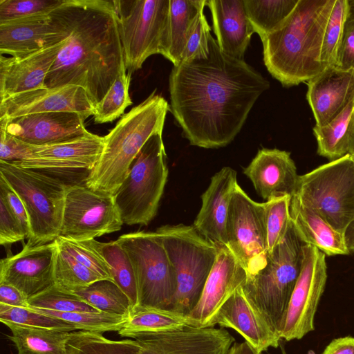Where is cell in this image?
<instances>
[{
  "instance_id": "21",
  "label": "cell",
  "mask_w": 354,
  "mask_h": 354,
  "mask_svg": "<svg viewBox=\"0 0 354 354\" xmlns=\"http://www.w3.org/2000/svg\"><path fill=\"white\" fill-rule=\"evenodd\" d=\"M84 118L77 113L51 112L0 119V127L19 140L43 146L71 140L88 131Z\"/></svg>"
},
{
  "instance_id": "13",
  "label": "cell",
  "mask_w": 354,
  "mask_h": 354,
  "mask_svg": "<svg viewBox=\"0 0 354 354\" xmlns=\"http://www.w3.org/2000/svg\"><path fill=\"white\" fill-rule=\"evenodd\" d=\"M226 230L227 248L248 277L266 266L268 256L266 204L253 201L239 184L232 194Z\"/></svg>"
},
{
  "instance_id": "31",
  "label": "cell",
  "mask_w": 354,
  "mask_h": 354,
  "mask_svg": "<svg viewBox=\"0 0 354 354\" xmlns=\"http://www.w3.org/2000/svg\"><path fill=\"white\" fill-rule=\"evenodd\" d=\"M12 332L9 339L18 354H68L71 332L3 322Z\"/></svg>"
},
{
  "instance_id": "8",
  "label": "cell",
  "mask_w": 354,
  "mask_h": 354,
  "mask_svg": "<svg viewBox=\"0 0 354 354\" xmlns=\"http://www.w3.org/2000/svg\"><path fill=\"white\" fill-rule=\"evenodd\" d=\"M0 176L24 204L30 227L26 245H44L59 236L67 185L44 173L1 160Z\"/></svg>"
},
{
  "instance_id": "18",
  "label": "cell",
  "mask_w": 354,
  "mask_h": 354,
  "mask_svg": "<svg viewBox=\"0 0 354 354\" xmlns=\"http://www.w3.org/2000/svg\"><path fill=\"white\" fill-rule=\"evenodd\" d=\"M57 245L54 241L38 245H25L15 255L0 262V283L10 284L28 299L55 285Z\"/></svg>"
},
{
  "instance_id": "55",
  "label": "cell",
  "mask_w": 354,
  "mask_h": 354,
  "mask_svg": "<svg viewBox=\"0 0 354 354\" xmlns=\"http://www.w3.org/2000/svg\"><path fill=\"white\" fill-rule=\"evenodd\" d=\"M349 154H354V134L351 143Z\"/></svg>"
},
{
  "instance_id": "45",
  "label": "cell",
  "mask_w": 354,
  "mask_h": 354,
  "mask_svg": "<svg viewBox=\"0 0 354 354\" xmlns=\"http://www.w3.org/2000/svg\"><path fill=\"white\" fill-rule=\"evenodd\" d=\"M65 0H0V24L49 15Z\"/></svg>"
},
{
  "instance_id": "19",
  "label": "cell",
  "mask_w": 354,
  "mask_h": 354,
  "mask_svg": "<svg viewBox=\"0 0 354 354\" xmlns=\"http://www.w3.org/2000/svg\"><path fill=\"white\" fill-rule=\"evenodd\" d=\"M247 277L246 271L232 251L227 246L219 247L201 298L187 315V325L197 328L212 326L221 307L243 286Z\"/></svg>"
},
{
  "instance_id": "41",
  "label": "cell",
  "mask_w": 354,
  "mask_h": 354,
  "mask_svg": "<svg viewBox=\"0 0 354 354\" xmlns=\"http://www.w3.org/2000/svg\"><path fill=\"white\" fill-rule=\"evenodd\" d=\"M348 9V0H335L326 26L321 50V61L325 68L337 66Z\"/></svg>"
},
{
  "instance_id": "33",
  "label": "cell",
  "mask_w": 354,
  "mask_h": 354,
  "mask_svg": "<svg viewBox=\"0 0 354 354\" xmlns=\"http://www.w3.org/2000/svg\"><path fill=\"white\" fill-rule=\"evenodd\" d=\"M247 17L260 38L277 30L299 0H243Z\"/></svg>"
},
{
  "instance_id": "14",
  "label": "cell",
  "mask_w": 354,
  "mask_h": 354,
  "mask_svg": "<svg viewBox=\"0 0 354 354\" xmlns=\"http://www.w3.org/2000/svg\"><path fill=\"white\" fill-rule=\"evenodd\" d=\"M123 224L114 196L84 184L67 185L59 236L95 239L119 231Z\"/></svg>"
},
{
  "instance_id": "20",
  "label": "cell",
  "mask_w": 354,
  "mask_h": 354,
  "mask_svg": "<svg viewBox=\"0 0 354 354\" xmlns=\"http://www.w3.org/2000/svg\"><path fill=\"white\" fill-rule=\"evenodd\" d=\"M94 109L86 92L79 86L46 87L0 101V119L39 113L73 112L86 120L94 115Z\"/></svg>"
},
{
  "instance_id": "53",
  "label": "cell",
  "mask_w": 354,
  "mask_h": 354,
  "mask_svg": "<svg viewBox=\"0 0 354 354\" xmlns=\"http://www.w3.org/2000/svg\"><path fill=\"white\" fill-rule=\"evenodd\" d=\"M229 354H261L257 352L247 342L234 343L230 351Z\"/></svg>"
},
{
  "instance_id": "6",
  "label": "cell",
  "mask_w": 354,
  "mask_h": 354,
  "mask_svg": "<svg viewBox=\"0 0 354 354\" xmlns=\"http://www.w3.org/2000/svg\"><path fill=\"white\" fill-rule=\"evenodd\" d=\"M156 232L176 277V291L169 310L187 316L201 298L218 247L199 234L193 225H165Z\"/></svg>"
},
{
  "instance_id": "15",
  "label": "cell",
  "mask_w": 354,
  "mask_h": 354,
  "mask_svg": "<svg viewBox=\"0 0 354 354\" xmlns=\"http://www.w3.org/2000/svg\"><path fill=\"white\" fill-rule=\"evenodd\" d=\"M326 256L313 245H303L301 270L281 326V339H299L315 329V315L327 280Z\"/></svg>"
},
{
  "instance_id": "4",
  "label": "cell",
  "mask_w": 354,
  "mask_h": 354,
  "mask_svg": "<svg viewBox=\"0 0 354 354\" xmlns=\"http://www.w3.org/2000/svg\"><path fill=\"white\" fill-rule=\"evenodd\" d=\"M156 91L124 114L104 136L102 152L85 180L86 187L114 196L147 141L153 134L162 132L170 106Z\"/></svg>"
},
{
  "instance_id": "25",
  "label": "cell",
  "mask_w": 354,
  "mask_h": 354,
  "mask_svg": "<svg viewBox=\"0 0 354 354\" xmlns=\"http://www.w3.org/2000/svg\"><path fill=\"white\" fill-rule=\"evenodd\" d=\"M216 324L235 330L260 353L270 347H278L281 339L250 303L241 287L221 307L212 326Z\"/></svg>"
},
{
  "instance_id": "46",
  "label": "cell",
  "mask_w": 354,
  "mask_h": 354,
  "mask_svg": "<svg viewBox=\"0 0 354 354\" xmlns=\"http://www.w3.org/2000/svg\"><path fill=\"white\" fill-rule=\"evenodd\" d=\"M204 8L199 10L191 25L181 62L205 58L209 53L211 28L204 14Z\"/></svg>"
},
{
  "instance_id": "51",
  "label": "cell",
  "mask_w": 354,
  "mask_h": 354,
  "mask_svg": "<svg viewBox=\"0 0 354 354\" xmlns=\"http://www.w3.org/2000/svg\"><path fill=\"white\" fill-rule=\"evenodd\" d=\"M27 297L16 287L0 283V304L11 306L28 308Z\"/></svg>"
},
{
  "instance_id": "16",
  "label": "cell",
  "mask_w": 354,
  "mask_h": 354,
  "mask_svg": "<svg viewBox=\"0 0 354 354\" xmlns=\"http://www.w3.org/2000/svg\"><path fill=\"white\" fill-rule=\"evenodd\" d=\"M140 354H229L234 337L223 328L187 325L166 332L137 335Z\"/></svg>"
},
{
  "instance_id": "22",
  "label": "cell",
  "mask_w": 354,
  "mask_h": 354,
  "mask_svg": "<svg viewBox=\"0 0 354 354\" xmlns=\"http://www.w3.org/2000/svg\"><path fill=\"white\" fill-rule=\"evenodd\" d=\"M237 184L236 171L225 167L211 178L201 196V207L193 226L199 234L218 248L227 247V219L232 194Z\"/></svg>"
},
{
  "instance_id": "30",
  "label": "cell",
  "mask_w": 354,
  "mask_h": 354,
  "mask_svg": "<svg viewBox=\"0 0 354 354\" xmlns=\"http://www.w3.org/2000/svg\"><path fill=\"white\" fill-rule=\"evenodd\" d=\"M319 156L334 160L349 153L354 134V100L328 124L313 127Z\"/></svg>"
},
{
  "instance_id": "56",
  "label": "cell",
  "mask_w": 354,
  "mask_h": 354,
  "mask_svg": "<svg viewBox=\"0 0 354 354\" xmlns=\"http://www.w3.org/2000/svg\"><path fill=\"white\" fill-rule=\"evenodd\" d=\"M350 155L351 156V158H352V159L353 160V162H354V154H350Z\"/></svg>"
},
{
  "instance_id": "7",
  "label": "cell",
  "mask_w": 354,
  "mask_h": 354,
  "mask_svg": "<svg viewBox=\"0 0 354 354\" xmlns=\"http://www.w3.org/2000/svg\"><path fill=\"white\" fill-rule=\"evenodd\" d=\"M167 176L162 132H158L142 147L114 196L123 223L147 225L153 219Z\"/></svg>"
},
{
  "instance_id": "27",
  "label": "cell",
  "mask_w": 354,
  "mask_h": 354,
  "mask_svg": "<svg viewBox=\"0 0 354 354\" xmlns=\"http://www.w3.org/2000/svg\"><path fill=\"white\" fill-rule=\"evenodd\" d=\"M214 33L221 50L243 59L254 29L247 17L243 0H208Z\"/></svg>"
},
{
  "instance_id": "49",
  "label": "cell",
  "mask_w": 354,
  "mask_h": 354,
  "mask_svg": "<svg viewBox=\"0 0 354 354\" xmlns=\"http://www.w3.org/2000/svg\"><path fill=\"white\" fill-rule=\"evenodd\" d=\"M30 145L9 134L1 129L0 160L15 162L24 159L29 151Z\"/></svg>"
},
{
  "instance_id": "23",
  "label": "cell",
  "mask_w": 354,
  "mask_h": 354,
  "mask_svg": "<svg viewBox=\"0 0 354 354\" xmlns=\"http://www.w3.org/2000/svg\"><path fill=\"white\" fill-rule=\"evenodd\" d=\"M306 84L316 126L328 124L354 100V68L327 67Z\"/></svg>"
},
{
  "instance_id": "10",
  "label": "cell",
  "mask_w": 354,
  "mask_h": 354,
  "mask_svg": "<svg viewBox=\"0 0 354 354\" xmlns=\"http://www.w3.org/2000/svg\"><path fill=\"white\" fill-rule=\"evenodd\" d=\"M116 240L128 254L135 272L138 303L134 310L146 308L169 310L176 291V277L158 234L131 232Z\"/></svg>"
},
{
  "instance_id": "38",
  "label": "cell",
  "mask_w": 354,
  "mask_h": 354,
  "mask_svg": "<svg viewBox=\"0 0 354 354\" xmlns=\"http://www.w3.org/2000/svg\"><path fill=\"white\" fill-rule=\"evenodd\" d=\"M54 279L56 287L72 292L102 279L57 246Z\"/></svg>"
},
{
  "instance_id": "17",
  "label": "cell",
  "mask_w": 354,
  "mask_h": 354,
  "mask_svg": "<svg viewBox=\"0 0 354 354\" xmlns=\"http://www.w3.org/2000/svg\"><path fill=\"white\" fill-rule=\"evenodd\" d=\"M68 32L59 8L49 15L0 24V54L22 59L58 45Z\"/></svg>"
},
{
  "instance_id": "43",
  "label": "cell",
  "mask_w": 354,
  "mask_h": 354,
  "mask_svg": "<svg viewBox=\"0 0 354 354\" xmlns=\"http://www.w3.org/2000/svg\"><path fill=\"white\" fill-rule=\"evenodd\" d=\"M0 321L66 332L77 330L76 327L62 319L36 312L29 308L0 304Z\"/></svg>"
},
{
  "instance_id": "37",
  "label": "cell",
  "mask_w": 354,
  "mask_h": 354,
  "mask_svg": "<svg viewBox=\"0 0 354 354\" xmlns=\"http://www.w3.org/2000/svg\"><path fill=\"white\" fill-rule=\"evenodd\" d=\"M39 313L51 316L74 325L77 330L98 332L119 331L129 317L106 313L58 312L29 308Z\"/></svg>"
},
{
  "instance_id": "24",
  "label": "cell",
  "mask_w": 354,
  "mask_h": 354,
  "mask_svg": "<svg viewBox=\"0 0 354 354\" xmlns=\"http://www.w3.org/2000/svg\"><path fill=\"white\" fill-rule=\"evenodd\" d=\"M243 173L266 201L286 195L292 197L299 178L290 153L278 149L259 150Z\"/></svg>"
},
{
  "instance_id": "28",
  "label": "cell",
  "mask_w": 354,
  "mask_h": 354,
  "mask_svg": "<svg viewBox=\"0 0 354 354\" xmlns=\"http://www.w3.org/2000/svg\"><path fill=\"white\" fill-rule=\"evenodd\" d=\"M290 220L304 244L313 245L328 256L348 254L345 234L337 231L320 215L292 197Z\"/></svg>"
},
{
  "instance_id": "35",
  "label": "cell",
  "mask_w": 354,
  "mask_h": 354,
  "mask_svg": "<svg viewBox=\"0 0 354 354\" xmlns=\"http://www.w3.org/2000/svg\"><path fill=\"white\" fill-rule=\"evenodd\" d=\"M98 249L108 263L113 282L127 295L131 312L138 306V295L135 272L131 259L117 240L97 243Z\"/></svg>"
},
{
  "instance_id": "11",
  "label": "cell",
  "mask_w": 354,
  "mask_h": 354,
  "mask_svg": "<svg viewBox=\"0 0 354 354\" xmlns=\"http://www.w3.org/2000/svg\"><path fill=\"white\" fill-rule=\"evenodd\" d=\"M127 73L160 54L168 23L170 0H114Z\"/></svg>"
},
{
  "instance_id": "34",
  "label": "cell",
  "mask_w": 354,
  "mask_h": 354,
  "mask_svg": "<svg viewBox=\"0 0 354 354\" xmlns=\"http://www.w3.org/2000/svg\"><path fill=\"white\" fill-rule=\"evenodd\" d=\"M73 293L100 312L129 317L131 304L127 295L109 279H100Z\"/></svg>"
},
{
  "instance_id": "50",
  "label": "cell",
  "mask_w": 354,
  "mask_h": 354,
  "mask_svg": "<svg viewBox=\"0 0 354 354\" xmlns=\"http://www.w3.org/2000/svg\"><path fill=\"white\" fill-rule=\"evenodd\" d=\"M0 196L5 200L12 214L20 222L28 238L30 227L24 204L19 195L1 176H0Z\"/></svg>"
},
{
  "instance_id": "32",
  "label": "cell",
  "mask_w": 354,
  "mask_h": 354,
  "mask_svg": "<svg viewBox=\"0 0 354 354\" xmlns=\"http://www.w3.org/2000/svg\"><path fill=\"white\" fill-rule=\"evenodd\" d=\"M187 325L186 315L164 309L146 308L132 312L118 332L121 337L157 333L183 328Z\"/></svg>"
},
{
  "instance_id": "9",
  "label": "cell",
  "mask_w": 354,
  "mask_h": 354,
  "mask_svg": "<svg viewBox=\"0 0 354 354\" xmlns=\"http://www.w3.org/2000/svg\"><path fill=\"white\" fill-rule=\"evenodd\" d=\"M295 198L345 234L354 221V162L348 153L299 176Z\"/></svg>"
},
{
  "instance_id": "1",
  "label": "cell",
  "mask_w": 354,
  "mask_h": 354,
  "mask_svg": "<svg viewBox=\"0 0 354 354\" xmlns=\"http://www.w3.org/2000/svg\"><path fill=\"white\" fill-rule=\"evenodd\" d=\"M209 48L205 58L174 66L169 106L191 145L216 149L235 138L270 83L244 59L223 53L212 36Z\"/></svg>"
},
{
  "instance_id": "40",
  "label": "cell",
  "mask_w": 354,
  "mask_h": 354,
  "mask_svg": "<svg viewBox=\"0 0 354 354\" xmlns=\"http://www.w3.org/2000/svg\"><path fill=\"white\" fill-rule=\"evenodd\" d=\"M55 242L57 248L95 272L102 279L113 281L109 266L98 249L97 241H76L58 236Z\"/></svg>"
},
{
  "instance_id": "39",
  "label": "cell",
  "mask_w": 354,
  "mask_h": 354,
  "mask_svg": "<svg viewBox=\"0 0 354 354\" xmlns=\"http://www.w3.org/2000/svg\"><path fill=\"white\" fill-rule=\"evenodd\" d=\"M131 79L126 71L120 74L103 99L95 106V123L111 122L123 115L125 109L132 104L129 93Z\"/></svg>"
},
{
  "instance_id": "3",
  "label": "cell",
  "mask_w": 354,
  "mask_h": 354,
  "mask_svg": "<svg viewBox=\"0 0 354 354\" xmlns=\"http://www.w3.org/2000/svg\"><path fill=\"white\" fill-rule=\"evenodd\" d=\"M335 1L299 0L282 25L261 38L265 66L283 86L307 82L325 68L321 50Z\"/></svg>"
},
{
  "instance_id": "44",
  "label": "cell",
  "mask_w": 354,
  "mask_h": 354,
  "mask_svg": "<svg viewBox=\"0 0 354 354\" xmlns=\"http://www.w3.org/2000/svg\"><path fill=\"white\" fill-rule=\"evenodd\" d=\"M291 198L286 195L265 202L268 254L283 240L288 231Z\"/></svg>"
},
{
  "instance_id": "29",
  "label": "cell",
  "mask_w": 354,
  "mask_h": 354,
  "mask_svg": "<svg viewBox=\"0 0 354 354\" xmlns=\"http://www.w3.org/2000/svg\"><path fill=\"white\" fill-rule=\"evenodd\" d=\"M206 0H170V10L161 53L174 66L180 62L191 25Z\"/></svg>"
},
{
  "instance_id": "52",
  "label": "cell",
  "mask_w": 354,
  "mask_h": 354,
  "mask_svg": "<svg viewBox=\"0 0 354 354\" xmlns=\"http://www.w3.org/2000/svg\"><path fill=\"white\" fill-rule=\"evenodd\" d=\"M322 354H354V337L346 336L333 339Z\"/></svg>"
},
{
  "instance_id": "2",
  "label": "cell",
  "mask_w": 354,
  "mask_h": 354,
  "mask_svg": "<svg viewBox=\"0 0 354 354\" xmlns=\"http://www.w3.org/2000/svg\"><path fill=\"white\" fill-rule=\"evenodd\" d=\"M59 10L68 35L46 86H79L95 107L126 71L113 1L65 0Z\"/></svg>"
},
{
  "instance_id": "47",
  "label": "cell",
  "mask_w": 354,
  "mask_h": 354,
  "mask_svg": "<svg viewBox=\"0 0 354 354\" xmlns=\"http://www.w3.org/2000/svg\"><path fill=\"white\" fill-rule=\"evenodd\" d=\"M28 238L20 222L12 214L5 200L0 196V243L12 244Z\"/></svg>"
},
{
  "instance_id": "48",
  "label": "cell",
  "mask_w": 354,
  "mask_h": 354,
  "mask_svg": "<svg viewBox=\"0 0 354 354\" xmlns=\"http://www.w3.org/2000/svg\"><path fill=\"white\" fill-rule=\"evenodd\" d=\"M348 9L337 66L342 69L354 68V0H348Z\"/></svg>"
},
{
  "instance_id": "12",
  "label": "cell",
  "mask_w": 354,
  "mask_h": 354,
  "mask_svg": "<svg viewBox=\"0 0 354 354\" xmlns=\"http://www.w3.org/2000/svg\"><path fill=\"white\" fill-rule=\"evenodd\" d=\"M104 136L87 131L77 138L43 146L30 145L27 156L10 162L35 170L64 182L67 185L85 183L104 148Z\"/></svg>"
},
{
  "instance_id": "42",
  "label": "cell",
  "mask_w": 354,
  "mask_h": 354,
  "mask_svg": "<svg viewBox=\"0 0 354 354\" xmlns=\"http://www.w3.org/2000/svg\"><path fill=\"white\" fill-rule=\"evenodd\" d=\"M28 308L58 312L100 313L78 295L61 290L55 285L28 299Z\"/></svg>"
},
{
  "instance_id": "36",
  "label": "cell",
  "mask_w": 354,
  "mask_h": 354,
  "mask_svg": "<svg viewBox=\"0 0 354 354\" xmlns=\"http://www.w3.org/2000/svg\"><path fill=\"white\" fill-rule=\"evenodd\" d=\"M66 348L68 354H140L134 339L115 341L102 333L84 330L71 332Z\"/></svg>"
},
{
  "instance_id": "54",
  "label": "cell",
  "mask_w": 354,
  "mask_h": 354,
  "mask_svg": "<svg viewBox=\"0 0 354 354\" xmlns=\"http://www.w3.org/2000/svg\"><path fill=\"white\" fill-rule=\"evenodd\" d=\"M345 239L350 252H354V221L347 228L345 232Z\"/></svg>"
},
{
  "instance_id": "5",
  "label": "cell",
  "mask_w": 354,
  "mask_h": 354,
  "mask_svg": "<svg viewBox=\"0 0 354 354\" xmlns=\"http://www.w3.org/2000/svg\"><path fill=\"white\" fill-rule=\"evenodd\" d=\"M304 244L290 220L286 236L268 254L266 266L248 276L241 286L250 303L279 335L300 273Z\"/></svg>"
},
{
  "instance_id": "26",
  "label": "cell",
  "mask_w": 354,
  "mask_h": 354,
  "mask_svg": "<svg viewBox=\"0 0 354 354\" xmlns=\"http://www.w3.org/2000/svg\"><path fill=\"white\" fill-rule=\"evenodd\" d=\"M64 42L22 59L1 55L0 101L46 88V77Z\"/></svg>"
}]
</instances>
